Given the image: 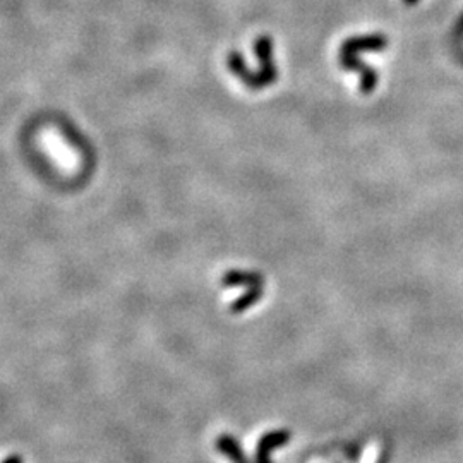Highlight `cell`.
<instances>
[{
  "label": "cell",
  "instance_id": "277c9868",
  "mask_svg": "<svg viewBox=\"0 0 463 463\" xmlns=\"http://www.w3.org/2000/svg\"><path fill=\"white\" fill-rule=\"evenodd\" d=\"M215 450L218 451V453H222L223 457L232 463H250L249 458L245 457L238 439L230 434H220L218 438L215 439Z\"/></svg>",
  "mask_w": 463,
  "mask_h": 463
},
{
  "label": "cell",
  "instance_id": "3957f363",
  "mask_svg": "<svg viewBox=\"0 0 463 463\" xmlns=\"http://www.w3.org/2000/svg\"><path fill=\"white\" fill-rule=\"evenodd\" d=\"M290 439L292 432L288 429H276V431H269L266 434H263L256 445L254 463H273L271 458H269L271 451L287 446Z\"/></svg>",
  "mask_w": 463,
  "mask_h": 463
},
{
  "label": "cell",
  "instance_id": "7a4b0ae2",
  "mask_svg": "<svg viewBox=\"0 0 463 463\" xmlns=\"http://www.w3.org/2000/svg\"><path fill=\"white\" fill-rule=\"evenodd\" d=\"M339 60H340V66L345 67V69L359 72L360 90H362V93H373L376 88V83H378V74H376L373 67L366 66V64L359 59V52L341 43Z\"/></svg>",
  "mask_w": 463,
  "mask_h": 463
},
{
  "label": "cell",
  "instance_id": "6da1fadb",
  "mask_svg": "<svg viewBox=\"0 0 463 463\" xmlns=\"http://www.w3.org/2000/svg\"><path fill=\"white\" fill-rule=\"evenodd\" d=\"M225 285H241L245 283L248 285V292L242 299H238L237 302L232 306L234 313H242L248 307L252 306L254 302L259 301L261 295H263V276L256 275V273H245V271H230L229 275L223 280Z\"/></svg>",
  "mask_w": 463,
  "mask_h": 463
},
{
  "label": "cell",
  "instance_id": "5b68a950",
  "mask_svg": "<svg viewBox=\"0 0 463 463\" xmlns=\"http://www.w3.org/2000/svg\"><path fill=\"white\" fill-rule=\"evenodd\" d=\"M3 463H22L21 455H9V457L3 460Z\"/></svg>",
  "mask_w": 463,
  "mask_h": 463
}]
</instances>
